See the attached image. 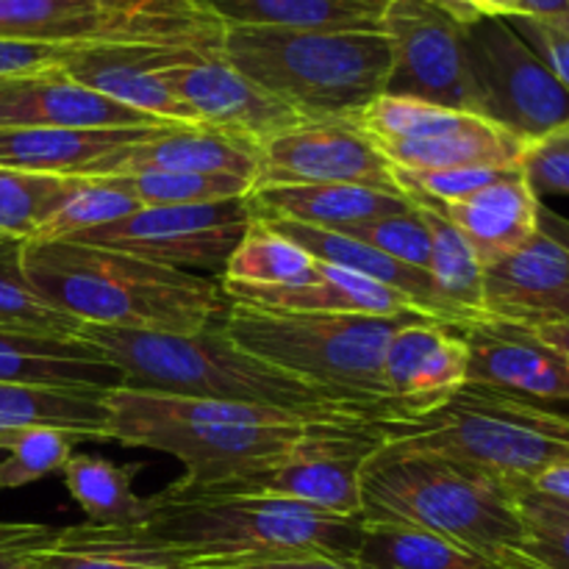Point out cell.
<instances>
[{"instance_id":"6da1fadb","label":"cell","mask_w":569,"mask_h":569,"mask_svg":"<svg viewBox=\"0 0 569 569\" xmlns=\"http://www.w3.org/2000/svg\"><path fill=\"white\" fill-rule=\"evenodd\" d=\"M22 270L50 306L81 326L194 333L214 326L228 309L222 278L167 270L72 239H26Z\"/></svg>"},{"instance_id":"7a4b0ae2","label":"cell","mask_w":569,"mask_h":569,"mask_svg":"<svg viewBox=\"0 0 569 569\" xmlns=\"http://www.w3.org/2000/svg\"><path fill=\"white\" fill-rule=\"evenodd\" d=\"M109 442L159 450L183 465L181 492L226 487L276 465L322 420L233 400L114 387L106 392Z\"/></svg>"},{"instance_id":"3957f363","label":"cell","mask_w":569,"mask_h":569,"mask_svg":"<svg viewBox=\"0 0 569 569\" xmlns=\"http://www.w3.org/2000/svg\"><path fill=\"white\" fill-rule=\"evenodd\" d=\"M76 339L117 367L128 389L272 406L322 422H378L359 406L242 350L217 322L194 333L81 326Z\"/></svg>"},{"instance_id":"277c9868","label":"cell","mask_w":569,"mask_h":569,"mask_svg":"<svg viewBox=\"0 0 569 569\" xmlns=\"http://www.w3.org/2000/svg\"><path fill=\"white\" fill-rule=\"evenodd\" d=\"M520 489L465 461L383 442L361 478L367 520L426 528L503 567L526 539Z\"/></svg>"},{"instance_id":"5b68a950","label":"cell","mask_w":569,"mask_h":569,"mask_svg":"<svg viewBox=\"0 0 569 569\" xmlns=\"http://www.w3.org/2000/svg\"><path fill=\"white\" fill-rule=\"evenodd\" d=\"M220 56L303 120H359L387 92L392 42L383 31H287L231 26Z\"/></svg>"},{"instance_id":"8992f818","label":"cell","mask_w":569,"mask_h":569,"mask_svg":"<svg viewBox=\"0 0 569 569\" xmlns=\"http://www.w3.org/2000/svg\"><path fill=\"white\" fill-rule=\"evenodd\" d=\"M422 315H309L228 300L217 320L231 342L348 403L378 422H398L383 389V353L395 333Z\"/></svg>"},{"instance_id":"52a82bcc","label":"cell","mask_w":569,"mask_h":569,"mask_svg":"<svg viewBox=\"0 0 569 569\" xmlns=\"http://www.w3.org/2000/svg\"><path fill=\"white\" fill-rule=\"evenodd\" d=\"M144 531L189 556L192 565L272 553H326L353 559L365 515L339 517L281 498L181 492L170 483L153 495Z\"/></svg>"},{"instance_id":"ba28073f","label":"cell","mask_w":569,"mask_h":569,"mask_svg":"<svg viewBox=\"0 0 569 569\" xmlns=\"http://www.w3.org/2000/svg\"><path fill=\"white\" fill-rule=\"evenodd\" d=\"M387 442L465 461L526 492L542 472L569 461V417L537 400L465 383L442 409L392 422Z\"/></svg>"},{"instance_id":"9c48e42d","label":"cell","mask_w":569,"mask_h":569,"mask_svg":"<svg viewBox=\"0 0 569 569\" xmlns=\"http://www.w3.org/2000/svg\"><path fill=\"white\" fill-rule=\"evenodd\" d=\"M222 22L200 0H0V39L170 44L220 56Z\"/></svg>"},{"instance_id":"30bf717a","label":"cell","mask_w":569,"mask_h":569,"mask_svg":"<svg viewBox=\"0 0 569 569\" xmlns=\"http://www.w3.org/2000/svg\"><path fill=\"white\" fill-rule=\"evenodd\" d=\"M467 61L476 83L478 114L522 142L569 128V92L528 48L506 17L478 14L465 22Z\"/></svg>"},{"instance_id":"8fae6325","label":"cell","mask_w":569,"mask_h":569,"mask_svg":"<svg viewBox=\"0 0 569 569\" xmlns=\"http://www.w3.org/2000/svg\"><path fill=\"white\" fill-rule=\"evenodd\" d=\"M389 426L392 422H322L276 465L203 492L281 498L328 515L359 517L365 515L361 478L387 442Z\"/></svg>"},{"instance_id":"7c38bea8","label":"cell","mask_w":569,"mask_h":569,"mask_svg":"<svg viewBox=\"0 0 569 569\" xmlns=\"http://www.w3.org/2000/svg\"><path fill=\"white\" fill-rule=\"evenodd\" d=\"M250 220L253 211L248 198L203 206H142L122 220L76 233L70 239L120 250L167 270L222 278Z\"/></svg>"},{"instance_id":"4fadbf2b","label":"cell","mask_w":569,"mask_h":569,"mask_svg":"<svg viewBox=\"0 0 569 569\" xmlns=\"http://www.w3.org/2000/svg\"><path fill=\"white\" fill-rule=\"evenodd\" d=\"M450 0H392L383 33L392 42V72L387 92L478 114L476 83L467 61L465 22Z\"/></svg>"},{"instance_id":"5bb4252c","label":"cell","mask_w":569,"mask_h":569,"mask_svg":"<svg viewBox=\"0 0 569 569\" xmlns=\"http://www.w3.org/2000/svg\"><path fill=\"white\" fill-rule=\"evenodd\" d=\"M272 183H359L398 189L392 164L359 120H303L261 144L256 187Z\"/></svg>"},{"instance_id":"9a60e30c","label":"cell","mask_w":569,"mask_h":569,"mask_svg":"<svg viewBox=\"0 0 569 569\" xmlns=\"http://www.w3.org/2000/svg\"><path fill=\"white\" fill-rule=\"evenodd\" d=\"M161 78L198 122L250 139L259 148L303 122L292 106L256 87L222 56L198 53L164 67Z\"/></svg>"},{"instance_id":"2e32d148","label":"cell","mask_w":569,"mask_h":569,"mask_svg":"<svg viewBox=\"0 0 569 569\" xmlns=\"http://www.w3.org/2000/svg\"><path fill=\"white\" fill-rule=\"evenodd\" d=\"M459 331L467 342V383L537 403H569V359L533 328L481 317Z\"/></svg>"},{"instance_id":"e0dca14e","label":"cell","mask_w":569,"mask_h":569,"mask_svg":"<svg viewBox=\"0 0 569 569\" xmlns=\"http://www.w3.org/2000/svg\"><path fill=\"white\" fill-rule=\"evenodd\" d=\"M381 376L398 422L442 409L467 383V342L459 326L437 320L403 326L389 339Z\"/></svg>"},{"instance_id":"ac0fdd59","label":"cell","mask_w":569,"mask_h":569,"mask_svg":"<svg viewBox=\"0 0 569 569\" xmlns=\"http://www.w3.org/2000/svg\"><path fill=\"white\" fill-rule=\"evenodd\" d=\"M198 53L170 44H81L61 67L83 87L167 126H203L161 78L164 67Z\"/></svg>"},{"instance_id":"d6986e66","label":"cell","mask_w":569,"mask_h":569,"mask_svg":"<svg viewBox=\"0 0 569 569\" xmlns=\"http://www.w3.org/2000/svg\"><path fill=\"white\" fill-rule=\"evenodd\" d=\"M483 315L539 331L569 320V250L537 231L483 267Z\"/></svg>"},{"instance_id":"ffe728a7","label":"cell","mask_w":569,"mask_h":569,"mask_svg":"<svg viewBox=\"0 0 569 569\" xmlns=\"http://www.w3.org/2000/svg\"><path fill=\"white\" fill-rule=\"evenodd\" d=\"M261 148L237 133L211 126H161L150 137L106 156L87 178L142 176V172H203L239 176L259 183Z\"/></svg>"},{"instance_id":"44dd1931","label":"cell","mask_w":569,"mask_h":569,"mask_svg":"<svg viewBox=\"0 0 569 569\" xmlns=\"http://www.w3.org/2000/svg\"><path fill=\"white\" fill-rule=\"evenodd\" d=\"M167 122L114 103L64 67L0 78V128H153Z\"/></svg>"},{"instance_id":"7402d4cb","label":"cell","mask_w":569,"mask_h":569,"mask_svg":"<svg viewBox=\"0 0 569 569\" xmlns=\"http://www.w3.org/2000/svg\"><path fill=\"white\" fill-rule=\"evenodd\" d=\"M248 200L256 220H289L339 233L415 206L400 189L359 183H272L256 187Z\"/></svg>"},{"instance_id":"603a6c76","label":"cell","mask_w":569,"mask_h":569,"mask_svg":"<svg viewBox=\"0 0 569 569\" xmlns=\"http://www.w3.org/2000/svg\"><path fill=\"white\" fill-rule=\"evenodd\" d=\"M317 281L303 287H233L222 283L228 300L259 306L272 311H309V315H372V317H400L422 315L428 317L415 300L400 295L398 289L378 283L359 272L317 261ZM431 320V317H428Z\"/></svg>"},{"instance_id":"cb8c5ba5","label":"cell","mask_w":569,"mask_h":569,"mask_svg":"<svg viewBox=\"0 0 569 569\" xmlns=\"http://www.w3.org/2000/svg\"><path fill=\"white\" fill-rule=\"evenodd\" d=\"M539 194L520 167H511L483 189L442 211L476 248L483 267L515 253L539 231Z\"/></svg>"},{"instance_id":"d4e9b609","label":"cell","mask_w":569,"mask_h":569,"mask_svg":"<svg viewBox=\"0 0 569 569\" xmlns=\"http://www.w3.org/2000/svg\"><path fill=\"white\" fill-rule=\"evenodd\" d=\"M31 569H194L189 556L142 526L56 528Z\"/></svg>"},{"instance_id":"484cf974","label":"cell","mask_w":569,"mask_h":569,"mask_svg":"<svg viewBox=\"0 0 569 569\" xmlns=\"http://www.w3.org/2000/svg\"><path fill=\"white\" fill-rule=\"evenodd\" d=\"M156 128H0V167L48 176H87L106 156Z\"/></svg>"},{"instance_id":"4316f807","label":"cell","mask_w":569,"mask_h":569,"mask_svg":"<svg viewBox=\"0 0 569 569\" xmlns=\"http://www.w3.org/2000/svg\"><path fill=\"white\" fill-rule=\"evenodd\" d=\"M0 383L44 389H114L122 387V376L81 339L0 331Z\"/></svg>"},{"instance_id":"83f0119b","label":"cell","mask_w":569,"mask_h":569,"mask_svg":"<svg viewBox=\"0 0 569 569\" xmlns=\"http://www.w3.org/2000/svg\"><path fill=\"white\" fill-rule=\"evenodd\" d=\"M270 226L276 228V231H281L287 239H292V242L298 244V248H303L315 261L342 267V270L359 272V276L372 278V281L387 283V287L398 289L400 295L415 300L431 320L453 326L448 309H445L442 300L437 298V289H433L426 270H417V267L403 264V261L389 259L381 250L370 248V244L359 242V239L348 237V233L322 231V228H309L289 220H272Z\"/></svg>"},{"instance_id":"f1b7e54d","label":"cell","mask_w":569,"mask_h":569,"mask_svg":"<svg viewBox=\"0 0 569 569\" xmlns=\"http://www.w3.org/2000/svg\"><path fill=\"white\" fill-rule=\"evenodd\" d=\"M222 28L287 31H383L392 0H200Z\"/></svg>"},{"instance_id":"f546056e","label":"cell","mask_w":569,"mask_h":569,"mask_svg":"<svg viewBox=\"0 0 569 569\" xmlns=\"http://www.w3.org/2000/svg\"><path fill=\"white\" fill-rule=\"evenodd\" d=\"M526 144L481 114H467L450 131L415 142L378 144L395 170H453V167H520Z\"/></svg>"},{"instance_id":"4dcf8cb0","label":"cell","mask_w":569,"mask_h":569,"mask_svg":"<svg viewBox=\"0 0 569 569\" xmlns=\"http://www.w3.org/2000/svg\"><path fill=\"white\" fill-rule=\"evenodd\" d=\"M109 389H44L0 383V450L28 428H64L89 442H109Z\"/></svg>"},{"instance_id":"1f68e13d","label":"cell","mask_w":569,"mask_h":569,"mask_svg":"<svg viewBox=\"0 0 569 569\" xmlns=\"http://www.w3.org/2000/svg\"><path fill=\"white\" fill-rule=\"evenodd\" d=\"M353 569H498L472 550L398 520H367Z\"/></svg>"},{"instance_id":"d6a6232c","label":"cell","mask_w":569,"mask_h":569,"mask_svg":"<svg viewBox=\"0 0 569 569\" xmlns=\"http://www.w3.org/2000/svg\"><path fill=\"white\" fill-rule=\"evenodd\" d=\"M142 465L122 467L94 453H72L61 470L64 487L92 526H142L153 511V495L142 498L133 478Z\"/></svg>"},{"instance_id":"836d02e7","label":"cell","mask_w":569,"mask_h":569,"mask_svg":"<svg viewBox=\"0 0 569 569\" xmlns=\"http://www.w3.org/2000/svg\"><path fill=\"white\" fill-rule=\"evenodd\" d=\"M422 220L431 231V261H428V278H431L437 298L448 309L453 326L481 320L483 315V261L470 244V239L448 220L439 209L420 206Z\"/></svg>"},{"instance_id":"e575fe53","label":"cell","mask_w":569,"mask_h":569,"mask_svg":"<svg viewBox=\"0 0 569 569\" xmlns=\"http://www.w3.org/2000/svg\"><path fill=\"white\" fill-rule=\"evenodd\" d=\"M317 261L264 220H250L228 259L222 283L233 287H303L317 281Z\"/></svg>"},{"instance_id":"d590c367","label":"cell","mask_w":569,"mask_h":569,"mask_svg":"<svg viewBox=\"0 0 569 569\" xmlns=\"http://www.w3.org/2000/svg\"><path fill=\"white\" fill-rule=\"evenodd\" d=\"M0 331L76 339L81 322L50 306L22 270V239H0Z\"/></svg>"},{"instance_id":"8d00e7d4","label":"cell","mask_w":569,"mask_h":569,"mask_svg":"<svg viewBox=\"0 0 569 569\" xmlns=\"http://www.w3.org/2000/svg\"><path fill=\"white\" fill-rule=\"evenodd\" d=\"M139 209H142L139 200L126 192L114 178L81 176L67 198L56 206L53 214L39 226L33 239H70L76 233L122 220Z\"/></svg>"},{"instance_id":"74e56055","label":"cell","mask_w":569,"mask_h":569,"mask_svg":"<svg viewBox=\"0 0 569 569\" xmlns=\"http://www.w3.org/2000/svg\"><path fill=\"white\" fill-rule=\"evenodd\" d=\"M81 176H48L0 167V237L33 239Z\"/></svg>"},{"instance_id":"f35d334b","label":"cell","mask_w":569,"mask_h":569,"mask_svg":"<svg viewBox=\"0 0 569 569\" xmlns=\"http://www.w3.org/2000/svg\"><path fill=\"white\" fill-rule=\"evenodd\" d=\"M114 178L139 206H203L222 200L250 198L256 181L239 176H203V172H142V176H103Z\"/></svg>"},{"instance_id":"ab89813d","label":"cell","mask_w":569,"mask_h":569,"mask_svg":"<svg viewBox=\"0 0 569 569\" xmlns=\"http://www.w3.org/2000/svg\"><path fill=\"white\" fill-rule=\"evenodd\" d=\"M78 442H89V439L81 433L64 431V428L22 431L9 448V456L0 461V492L22 489L39 478L61 472L70 456L76 453Z\"/></svg>"},{"instance_id":"60d3db41","label":"cell","mask_w":569,"mask_h":569,"mask_svg":"<svg viewBox=\"0 0 569 569\" xmlns=\"http://www.w3.org/2000/svg\"><path fill=\"white\" fill-rule=\"evenodd\" d=\"M526 539L500 569H569V520L556 515L531 489L520 495Z\"/></svg>"},{"instance_id":"b9f144b4","label":"cell","mask_w":569,"mask_h":569,"mask_svg":"<svg viewBox=\"0 0 569 569\" xmlns=\"http://www.w3.org/2000/svg\"><path fill=\"white\" fill-rule=\"evenodd\" d=\"M342 233L381 250L389 259L417 267V270H428V261H431V231H428L417 203L411 209L398 211V214L365 222V226H356Z\"/></svg>"},{"instance_id":"7bdbcfd3","label":"cell","mask_w":569,"mask_h":569,"mask_svg":"<svg viewBox=\"0 0 569 569\" xmlns=\"http://www.w3.org/2000/svg\"><path fill=\"white\" fill-rule=\"evenodd\" d=\"M520 170L537 194H569V128L528 142Z\"/></svg>"},{"instance_id":"ee69618b","label":"cell","mask_w":569,"mask_h":569,"mask_svg":"<svg viewBox=\"0 0 569 569\" xmlns=\"http://www.w3.org/2000/svg\"><path fill=\"white\" fill-rule=\"evenodd\" d=\"M506 20L569 92V28L561 22L531 20V17H506Z\"/></svg>"},{"instance_id":"f6af8a7d","label":"cell","mask_w":569,"mask_h":569,"mask_svg":"<svg viewBox=\"0 0 569 569\" xmlns=\"http://www.w3.org/2000/svg\"><path fill=\"white\" fill-rule=\"evenodd\" d=\"M76 48H81V44H42L0 39V78L48 70V67H61Z\"/></svg>"},{"instance_id":"bcb514c9","label":"cell","mask_w":569,"mask_h":569,"mask_svg":"<svg viewBox=\"0 0 569 569\" xmlns=\"http://www.w3.org/2000/svg\"><path fill=\"white\" fill-rule=\"evenodd\" d=\"M194 569H353L348 561L333 559L326 553H272V556H250V559L231 561H206L194 565Z\"/></svg>"},{"instance_id":"7dc6e473","label":"cell","mask_w":569,"mask_h":569,"mask_svg":"<svg viewBox=\"0 0 569 569\" xmlns=\"http://www.w3.org/2000/svg\"><path fill=\"white\" fill-rule=\"evenodd\" d=\"M515 17H531V20L565 22L569 20V0H515Z\"/></svg>"},{"instance_id":"c3c4849f","label":"cell","mask_w":569,"mask_h":569,"mask_svg":"<svg viewBox=\"0 0 569 569\" xmlns=\"http://www.w3.org/2000/svg\"><path fill=\"white\" fill-rule=\"evenodd\" d=\"M531 489L539 495H548V498L565 500V503H569V461H561V465L550 467L548 472H542V476L531 483Z\"/></svg>"},{"instance_id":"681fc988","label":"cell","mask_w":569,"mask_h":569,"mask_svg":"<svg viewBox=\"0 0 569 569\" xmlns=\"http://www.w3.org/2000/svg\"><path fill=\"white\" fill-rule=\"evenodd\" d=\"M453 6H459L461 11H470V14H487V17H515L517 3L515 0H450Z\"/></svg>"},{"instance_id":"f907efd6","label":"cell","mask_w":569,"mask_h":569,"mask_svg":"<svg viewBox=\"0 0 569 569\" xmlns=\"http://www.w3.org/2000/svg\"><path fill=\"white\" fill-rule=\"evenodd\" d=\"M539 231L553 237L561 248L569 250V220L567 217H561L559 211L548 209V206H539Z\"/></svg>"},{"instance_id":"816d5d0a","label":"cell","mask_w":569,"mask_h":569,"mask_svg":"<svg viewBox=\"0 0 569 569\" xmlns=\"http://www.w3.org/2000/svg\"><path fill=\"white\" fill-rule=\"evenodd\" d=\"M537 333L545 339V342L553 345L556 350H561V353L569 359V320L556 322V326H548V328H539Z\"/></svg>"},{"instance_id":"f5cc1de1","label":"cell","mask_w":569,"mask_h":569,"mask_svg":"<svg viewBox=\"0 0 569 569\" xmlns=\"http://www.w3.org/2000/svg\"><path fill=\"white\" fill-rule=\"evenodd\" d=\"M531 492H533V489H531ZM533 495H537V498H539V500H542V503H545V506H548V509H553V511H556V515L567 517V520H569V503H565V500H556V498H548V495H539V492H533Z\"/></svg>"},{"instance_id":"db71d44e","label":"cell","mask_w":569,"mask_h":569,"mask_svg":"<svg viewBox=\"0 0 569 569\" xmlns=\"http://www.w3.org/2000/svg\"><path fill=\"white\" fill-rule=\"evenodd\" d=\"M561 26H565V28H569V20H565V22H561Z\"/></svg>"},{"instance_id":"11a10c76","label":"cell","mask_w":569,"mask_h":569,"mask_svg":"<svg viewBox=\"0 0 569 569\" xmlns=\"http://www.w3.org/2000/svg\"><path fill=\"white\" fill-rule=\"evenodd\" d=\"M0 239H9V237H0Z\"/></svg>"},{"instance_id":"9f6ffc18","label":"cell","mask_w":569,"mask_h":569,"mask_svg":"<svg viewBox=\"0 0 569 569\" xmlns=\"http://www.w3.org/2000/svg\"><path fill=\"white\" fill-rule=\"evenodd\" d=\"M498 569H500V567H498Z\"/></svg>"}]
</instances>
